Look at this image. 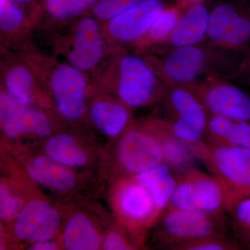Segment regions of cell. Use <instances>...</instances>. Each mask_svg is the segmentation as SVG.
Listing matches in <instances>:
<instances>
[{
    "mask_svg": "<svg viewBox=\"0 0 250 250\" xmlns=\"http://www.w3.org/2000/svg\"><path fill=\"white\" fill-rule=\"evenodd\" d=\"M164 58L146 56V62L167 86L198 83L209 77L226 79L241 75L246 54L209 43L170 50Z\"/></svg>",
    "mask_w": 250,
    "mask_h": 250,
    "instance_id": "obj_1",
    "label": "cell"
},
{
    "mask_svg": "<svg viewBox=\"0 0 250 250\" xmlns=\"http://www.w3.org/2000/svg\"><path fill=\"white\" fill-rule=\"evenodd\" d=\"M95 92L114 94L130 108L149 106L166 98L167 86L144 57L117 47L97 75Z\"/></svg>",
    "mask_w": 250,
    "mask_h": 250,
    "instance_id": "obj_2",
    "label": "cell"
},
{
    "mask_svg": "<svg viewBox=\"0 0 250 250\" xmlns=\"http://www.w3.org/2000/svg\"><path fill=\"white\" fill-rule=\"evenodd\" d=\"M18 53L39 77L60 116L69 122L84 116L88 96L95 92L88 74L53 56L35 51Z\"/></svg>",
    "mask_w": 250,
    "mask_h": 250,
    "instance_id": "obj_3",
    "label": "cell"
},
{
    "mask_svg": "<svg viewBox=\"0 0 250 250\" xmlns=\"http://www.w3.org/2000/svg\"><path fill=\"white\" fill-rule=\"evenodd\" d=\"M53 46L57 55L88 75L98 72L115 49L105 38L103 23L90 15L77 18L65 34L55 39Z\"/></svg>",
    "mask_w": 250,
    "mask_h": 250,
    "instance_id": "obj_4",
    "label": "cell"
},
{
    "mask_svg": "<svg viewBox=\"0 0 250 250\" xmlns=\"http://www.w3.org/2000/svg\"><path fill=\"white\" fill-rule=\"evenodd\" d=\"M195 157L222 184L231 209L238 202L250 196V149L206 142Z\"/></svg>",
    "mask_w": 250,
    "mask_h": 250,
    "instance_id": "obj_5",
    "label": "cell"
},
{
    "mask_svg": "<svg viewBox=\"0 0 250 250\" xmlns=\"http://www.w3.org/2000/svg\"><path fill=\"white\" fill-rule=\"evenodd\" d=\"M166 209L223 213L231 211V206L228 193L214 176L191 167L179 174Z\"/></svg>",
    "mask_w": 250,
    "mask_h": 250,
    "instance_id": "obj_6",
    "label": "cell"
},
{
    "mask_svg": "<svg viewBox=\"0 0 250 250\" xmlns=\"http://www.w3.org/2000/svg\"><path fill=\"white\" fill-rule=\"evenodd\" d=\"M160 219L158 238L170 250L204 237L225 234L226 231L223 213L166 209Z\"/></svg>",
    "mask_w": 250,
    "mask_h": 250,
    "instance_id": "obj_7",
    "label": "cell"
},
{
    "mask_svg": "<svg viewBox=\"0 0 250 250\" xmlns=\"http://www.w3.org/2000/svg\"><path fill=\"white\" fill-rule=\"evenodd\" d=\"M116 156L122 170L129 177L164 163L160 143L146 122L141 125L131 123L122 134Z\"/></svg>",
    "mask_w": 250,
    "mask_h": 250,
    "instance_id": "obj_8",
    "label": "cell"
},
{
    "mask_svg": "<svg viewBox=\"0 0 250 250\" xmlns=\"http://www.w3.org/2000/svg\"><path fill=\"white\" fill-rule=\"evenodd\" d=\"M209 43L240 51H250V9L232 2L217 5L209 13L207 38Z\"/></svg>",
    "mask_w": 250,
    "mask_h": 250,
    "instance_id": "obj_9",
    "label": "cell"
},
{
    "mask_svg": "<svg viewBox=\"0 0 250 250\" xmlns=\"http://www.w3.org/2000/svg\"><path fill=\"white\" fill-rule=\"evenodd\" d=\"M184 87L196 95L209 116L218 115L234 121L250 122V97L225 79L209 77Z\"/></svg>",
    "mask_w": 250,
    "mask_h": 250,
    "instance_id": "obj_10",
    "label": "cell"
},
{
    "mask_svg": "<svg viewBox=\"0 0 250 250\" xmlns=\"http://www.w3.org/2000/svg\"><path fill=\"white\" fill-rule=\"evenodd\" d=\"M116 206L136 241L142 238L146 229L162 215L156 208L151 192L134 177L125 179L120 184L117 191Z\"/></svg>",
    "mask_w": 250,
    "mask_h": 250,
    "instance_id": "obj_11",
    "label": "cell"
},
{
    "mask_svg": "<svg viewBox=\"0 0 250 250\" xmlns=\"http://www.w3.org/2000/svg\"><path fill=\"white\" fill-rule=\"evenodd\" d=\"M1 86L20 103L52 107V99L34 70L18 54L7 53L1 62Z\"/></svg>",
    "mask_w": 250,
    "mask_h": 250,
    "instance_id": "obj_12",
    "label": "cell"
},
{
    "mask_svg": "<svg viewBox=\"0 0 250 250\" xmlns=\"http://www.w3.org/2000/svg\"><path fill=\"white\" fill-rule=\"evenodd\" d=\"M0 122L6 137L16 139L24 135L49 136L53 125L43 108L28 106L18 102L1 86Z\"/></svg>",
    "mask_w": 250,
    "mask_h": 250,
    "instance_id": "obj_13",
    "label": "cell"
},
{
    "mask_svg": "<svg viewBox=\"0 0 250 250\" xmlns=\"http://www.w3.org/2000/svg\"><path fill=\"white\" fill-rule=\"evenodd\" d=\"M164 0H144L111 21L103 23L106 41L112 47L133 45L147 32L165 8Z\"/></svg>",
    "mask_w": 250,
    "mask_h": 250,
    "instance_id": "obj_14",
    "label": "cell"
},
{
    "mask_svg": "<svg viewBox=\"0 0 250 250\" xmlns=\"http://www.w3.org/2000/svg\"><path fill=\"white\" fill-rule=\"evenodd\" d=\"M60 225L61 215L53 205L34 199L23 206L15 219L13 231L18 240L36 243L52 239Z\"/></svg>",
    "mask_w": 250,
    "mask_h": 250,
    "instance_id": "obj_15",
    "label": "cell"
},
{
    "mask_svg": "<svg viewBox=\"0 0 250 250\" xmlns=\"http://www.w3.org/2000/svg\"><path fill=\"white\" fill-rule=\"evenodd\" d=\"M98 93L88 108V116L99 131L108 137L116 138L133 123L131 108L111 93Z\"/></svg>",
    "mask_w": 250,
    "mask_h": 250,
    "instance_id": "obj_16",
    "label": "cell"
},
{
    "mask_svg": "<svg viewBox=\"0 0 250 250\" xmlns=\"http://www.w3.org/2000/svg\"><path fill=\"white\" fill-rule=\"evenodd\" d=\"M72 168L44 155L32 158L26 165L28 175L36 184L62 193L73 190L78 182L77 174Z\"/></svg>",
    "mask_w": 250,
    "mask_h": 250,
    "instance_id": "obj_17",
    "label": "cell"
},
{
    "mask_svg": "<svg viewBox=\"0 0 250 250\" xmlns=\"http://www.w3.org/2000/svg\"><path fill=\"white\" fill-rule=\"evenodd\" d=\"M146 123L160 143L164 164L179 174L191 168L196 157L191 149L174 135L167 120L152 118Z\"/></svg>",
    "mask_w": 250,
    "mask_h": 250,
    "instance_id": "obj_18",
    "label": "cell"
},
{
    "mask_svg": "<svg viewBox=\"0 0 250 250\" xmlns=\"http://www.w3.org/2000/svg\"><path fill=\"white\" fill-rule=\"evenodd\" d=\"M36 26L32 16L14 0H0V31L4 48L20 49Z\"/></svg>",
    "mask_w": 250,
    "mask_h": 250,
    "instance_id": "obj_19",
    "label": "cell"
},
{
    "mask_svg": "<svg viewBox=\"0 0 250 250\" xmlns=\"http://www.w3.org/2000/svg\"><path fill=\"white\" fill-rule=\"evenodd\" d=\"M209 13L202 3L187 8L170 39L164 45L170 47L171 50L184 46L197 45L207 38Z\"/></svg>",
    "mask_w": 250,
    "mask_h": 250,
    "instance_id": "obj_20",
    "label": "cell"
},
{
    "mask_svg": "<svg viewBox=\"0 0 250 250\" xmlns=\"http://www.w3.org/2000/svg\"><path fill=\"white\" fill-rule=\"evenodd\" d=\"M166 102L170 116L177 117L207 134L209 114L196 95L187 87L167 86Z\"/></svg>",
    "mask_w": 250,
    "mask_h": 250,
    "instance_id": "obj_21",
    "label": "cell"
},
{
    "mask_svg": "<svg viewBox=\"0 0 250 250\" xmlns=\"http://www.w3.org/2000/svg\"><path fill=\"white\" fill-rule=\"evenodd\" d=\"M103 240L93 220L83 213L72 215L62 233V244L67 250H98Z\"/></svg>",
    "mask_w": 250,
    "mask_h": 250,
    "instance_id": "obj_22",
    "label": "cell"
},
{
    "mask_svg": "<svg viewBox=\"0 0 250 250\" xmlns=\"http://www.w3.org/2000/svg\"><path fill=\"white\" fill-rule=\"evenodd\" d=\"M206 136L212 144L250 149V122L210 115Z\"/></svg>",
    "mask_w": 250,
    "mask_h": 250,
    "instance_id": "obj_23",
    "label": "cell"
},
{
    "mask_svg": "<svg viewBox=\"0 0 250 250\" xmlns=\"http://www.w3.org/2000/svg\"><path fill=\"white\" fill-rule=\"evenodd\" d=\"M134 177L151 192L156 208L163 215L175 190L178 175L167 164L162 163Z\"/></svg>",
    "mask_w": 250,
    "mask_h": 250,
    "instance_id": "obj_24",
    "label": "cell"
},
{
    "mask_svg": "<svg viewBox=\"0 0 250 250\" xmlns=\"http://www.w3.org/2000/svg\"><path fill=\"white\" fill-rule=\"evenodd\" d=\"M183 9L179 5L166 6L153 21L147 32L133 45L138 50H147L154 46L164 45L170 39L181 16Z\"/></svg>",
    "mask_w": 250,
    "mask_h": 250,
    "instance_id": "obj_25",
    "label": "cell"
},
{
    "mask_svg": "<svg viewBox=\"0 0 250 250\" xmlns=\"http://www.w3.org/2000/svg\"><path fill=\"white\" fill-rule=\"evenodd\" d=\"M45 149L47 156L52 160L68 167H83L89 161L88 154L70 134H59L49 138Z\"/></svg>",
    "mask_w": 250,
    "mask_h": 250,
    "instance_id": "obj_26",
    "label": "cell"
},
{
    "mask_svg": "<svg viewBox=\"0 0 250 250\" xmlns=\"http://www.w3.org/2000/svg\"><path fill=\"white\" fill-rule=\"evenodd\" d=\"M100 0H42L41 18L45 14L52 21L64 22L88 12Z\"/></svg>",
    "mask_w": 250,
    "mask_h": 250,
    "instance_id": "obj_27",
    "label": "cell"
},
{
    "mask_svg": "<svg viewBox=\"0 0 250 250\" xmlns=\"http://www.w3.org/2000/svg\"><path fill=\"white\" fill-rule=\"evenodd\" d=\"M144 0H100L85 15H90L102 23L111 21Z\"/></svg>",
    "mask_w": 250,
    "mask_h": 250,
    "instance_id": "obj_28",
    "label": "cell"
},
{
    "mask_svg": "<svg viewBox=\"0 0 250 250\" xmlns=\"http://www.w3.org/2000/svg\"><path fill=\"white\" fill-rule=\"evenodd\" d=\"M241 246L225 234L212 235L179 246L174 250H236Z\"/></svg>",
    "mask_w": 250,
    "mask_h": 250,
    "instance_id": "obj_29",
    "label": "cell"
},
{
    "mask_svg": "<svg viewBox=\"0 0 250 250\" xmlns=\"http://www.w3.org/2000/svg\"><path fill=\"white\" fill-rule=\"evenodd\" d=\"M24 205L22 197L1 181L0 184V218L2 221L15 220Z\"/></svg>",
    "mask_w": 250,
    "mask_h": 250,
    "instance_id": "obj_30",
    "label": "cell"
},
{
    "mask_svg": "<svg viewBox=\"0 0 250 250\" xmlns=\"http://www.w3.org/2000/svg\"><path fill=\"white\" fill-rule=\"evenodd\" d=\"M230 213L237 233L243 243L250 247V196L238 202Z\"/></svg>",
    "mask_w": 250,
    "mask_h": 250,
    "instance_id": "obj_31",
    "label": "cell"
},
{
    "mask_svg": "<svg viewBox=\"0 0 250 250\" xmlns=\"http://www.w3.org/2000/svg\"><path fill=\"white\" fill-rule=\"evenodd\" d=\"M136 242L130 238L126 233L121 231H111L103 240V248L107 250H130L138 248Z\"/></svg>",
    "mask_w": 250,
    "mask_h": 250,
    "instance_id": "obj_32",
    "label": "cell"
},
{
    "mask_svg": "<svg viewBox=\"0 0 250 250\" xmlns=\"http://www.w3.org/2000/svg\"><path fill=\"white\" fill-rule=\"evenodd\" d=\"M59 249L58 243L52 239L33 243L28 248V250H57Z\"/></svg>",
    "mask_w": 250,
    "mask_h": 250,
    "instance_id": "obj_33",
    "label": "cell"
},
{
    "mask_svg": "<svg viewBox=\"0 0 250 250\" xmlns=\"http://www.w3.org/2000/svg\"><path fill=\"white\" fill-rule=\"evenodd\" d=\"M19 6L25 11H29L31 16H34L39 11V2L37 0H14Z\"/></svg>",
    "mask_w": 250,
    "mask_h": 250,
    "instance_id": "obj_34",
    "label": "cell"
},
{
    "mask_svg": "<svg viewBox=\"0 0 250 250\" xmlns=\"http://www.w3.org/2000/svg\"><path fill=\"white\" fill-rule=\"evenodd\" d=\"M241 75L246 76L247 80L250 82V51L246 54V59L242 67Z\"/></svg>",
    "mask_w": 250,
    "mask_h": 250,
    "instance_id": "obj_35",
    "label": "cell"
},
{
    "mask_svg": "<svg viewBox=\"0 0 250 250\" xmlns=\"http://www.w3.org/2000/svg\"><path fill=\"white\" fill-rule=\"evenodd\" d=\"M203 1L204 0H180L179 5L184 9L192 6V5L201 4Z\"/></svg>",
    "mask_w": 250,
    "mask_h": 250,
    "instance_id": "obj_36",
    "label": "cell"
}]
</instances>
